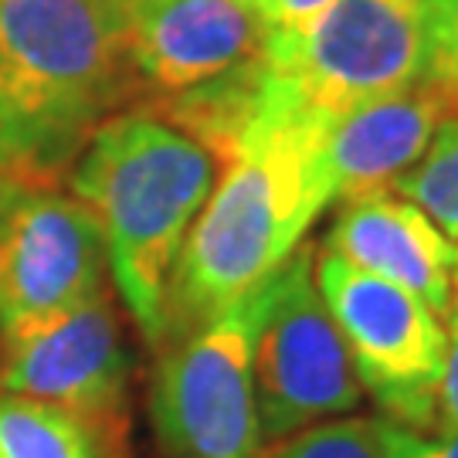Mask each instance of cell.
<instances>
[{
  "instance_id": "ffe728a7",
  "label": "cell",
  "mask_w": 458,
  "mask_h": 458,
  "mask_svg": "<svg viewBox=\"0 0 458 458\" xmlns=\"http://www.w3.org/2000/svg\"><path fill=\"white\" fill-rule=\"evenodd\" d=\"M452 293H455V299H452L448 319H452V327H458V248H455V276H452Z\"/></svg>"
},
{
  "instance_id": "52a82bcc",
  "label": "cell",
  "mask_w": 458,
  "mask_h": 458,
  "mask_svg": "<svg viewBox=\"0 0 458 458\" xmlns=\"http://www.w3.org/2000/svg\"><path fill=\"white\" fill-rule=\"evenodd\" d=\"M421 55L425 0H336L310 34L262 41L265 62L333 119L414 85Z\"/></svg>"
},
{
  "instance_id": "30bf717a",
  "label": "cell",
  "mask_w": 458,
  "mask_h": 458,
  "mask_svg": "<svg viewBox=\"0 0 458 458\" xmlns=\"http://www.w3.org/2000/svg\"><path fill=\"white\" fill-rule=\"evenodd\" d=\"M132 75L177 98L262 55L251 0H126Z\"/></svg>"
},
{
  "instance_id": "4fadbf2b",
  "label": "cell",
  "mask_w": 458,
  "mask_h": 458,
  "mask_svg": "<svg viewBox=\"0 0 458 458\" xmlns=\"http://www.w3.org/2000/svg\"><path fill=\"white\" fill-rule=\"evenodd\" d=\"M0 458H98V448L72 411L0 391Z\"/></svg>"
},
{
  "instance_id": "44dd1931",
  "label": "cell",
  "mask_w": 458,
  "mask_h": 458,
  "mask_svg": "<svg viewBox=\"0 0 458 458\" xmlns=\"http://www.w3.org/2000/svg\"><path fill=\"white\" fill-rule=\"evenodd\" d=\"M17 187H24V183L11 181V177H7L4 170H0V204H4V200H7V197H11V194H14Z\"/></svg>"
},
{
  "instance_id": "8fae6325",
  "label": "cell",
  "mask_w": 458,
  "mask_h": 458,
  "mask_svg": "<svg viewBox=\"0 0 458 458\" xmlns=\"http://www.w3.org/2000/svg\"><path fill=\"white\" fill-rule=\"evenodd\" d=\"M327 251L421 295L438 316L452 310L455 245L414 200L391 187L344 200L329 228Z\"/></svg>"
},
{
  "instance_id": "e0dca14e",
  "label": "cell",
  "mask_w": 458,
  "mask_h": 458,
  "mask_svg": "<svg viewBox=\"0 0 458 458\" xmlns=\"http://www.w3.org/2000/svg\"><path fill=\"white\" fill-rule=\"evenodd\" d=\"M336 0H251L265 41H293L310 34Z\"/></svg>"
},
{
  "instance_id": "3957f363",
  "label": "cell",
  "mask_w": 458,
  "mask_h": 458,
  "mask_svg": "<svg viewBox=\"0 0 458 458\" xmlns=\"http://www.w3.org/2000/svg\"><path fill=\"white\" fill-rule=\"evenodd\" d=\"M217 183V160L157 113L98 123L72 170L96 214L106 259L147 344H164L166 293L181 248Z\"/></svg>"
},
{
  "instance_id": "5bb4252c",
  "label": "cell",
  "mask_w": 458,
  "mask_h": 458,
  "mask_svg": "<svg viewBox=\"0 0 458 458\" xmlns=\"http://www.w3.org/2000/svg\"><path fill=\"white\" fill-rule=\"evenodd\" d=\"M391 191L414 200L445 238L458 242V115L445 119L418 164H411Z\"/></svg>"
},
{
  "instance_id": "d6986e66",
  "label": "cell",
  "mask_w": 458,
  "mask_h": 458,
  "mask_svg": "<svg viewBox=\"0 0 458 458\" xmlns=\"http://www.w3.org/2000/svg\"><path fill=\"white\" fill-rule=\"evenodd\" d=\"M438 431H458V327L448 336V360H445L442 387H438Z\"/></svg>"
},
{
  "instance_id": "9a60e30c",
  "label": "cell",
  "mask_w": 458,
  "mask_h": 458,
  "mask_svg": "<svg viewBox=\"0 0 458 458\" xmlns=\"http://www.w3.org/2000/svg\"><path fill=\"white\" fill-rule=\"evenodd\" d=\"M268 448L272 452H265L262 458H384L380 421L374 418H344V421L310 425Z\"/></svg>"
},
{
  "instance_id": "ac0fdd59",
  "label": "cell",
  "mask_w": 458,
  "mask_h": 458,
  "mask_svg": "<svg viewBox=\"0 0 458 458\" xmlns=\"http://www.w3.org/2000/svg\"><path fill=\"white\" fill-rule=\"evenodd\" d=\"M384 458H458V431L421 435L414 428L380 421Z\"/></svg>"
},
{
  "instance_id": "7c38bea8",
  "label": "cell",
  "mask_w": 458,
  "mask_h": 458,
  "mask_svg": "<svg viewBox=\"0 0 458 458\" xmlns=\"http://www.w3.org/2000/svg\"><path fill=\"white\" fill-rule=\"evenodd\" d=\"M452 115H458V92L425 79L340 115L323 149L333 200L391 187L418 164L431 136Z\"/></svg>"
},
{
  "instance_id": "2e32d148",
  "label": "cell",
  "mask_w": 458,
  "mask_h": 458,
  "mask_svg": "<svg viewBox=\"0 0 458 458\" xmlns=\"http://www.w3.org/2000/svg\"><path fill=\"white\" fill-rule=\"evenodd\" d=\"M421 79L458 92V0H425Z\"/></svg>"
},
{
  "instance_id": "ba28073f",
  "label": "cell",
  "mask_w": 458,
  "mask_h": 458,
  "mask_svg": "<svg viewBox=\"0 0 458 458\" xmlns=\"http://www.w3.org/2000/svg\"><path fill=\"white\" fill-rule=\"evenodd\" d=\"M106 242L79 197L24 183L0 204V333L45 323L106 293Z\"/></svg>"
},
{
  "instance_id": "277c9868",
  "label": "cell",
  "mask_w": 458,
  "mask_h": 458,
  "mask_svg": "<svg viewBox=\"0 0 458 458\" xmlns=\"http://www.w3.org/2000/svg\"><path fill=\"white\" fill-rule=\"evenodd\" d=\"M272 276L208 327L166 344L153 387V421L177 458H262L251 353Z\"/></svg>"
},
{
  "instance_id": "5b68a950",
  "label": "cell",
  "mask_w": 458,
  "mask_h": 458,
  "mask_svg": "<svg viewBox=\"0 0 458 458\" xmlns=\"http://www.w3.org/2000/svg\"><path fill=\"white\" fill-rule=\"evenodd\" d=\"M312 259V248H295L272 276L268 310L255 336V408L262 442L268 445L360 404V380L316 285Z\"/></svg>"
},
{
  "instance_id": "9c48e42d",
  "label": "cell",
  "mask_w": 458,
  "mask_h": 458,
  "mask_svg": "<svg viewBox=\"0 0 458 458\" xmlns=\"http://www.w3.org/2000/svg\"><path fill=\"white\" fill-rule=\"evenodd\" d=\"M126 377L130 357L106 293L4 336L0 391L58 404L89 428L119 411Z\"/></svg>"
},
{
  "instance_id": "6da1fadb",
  "label": "cell",
  "mask_w": 458,
  "mask_h": 458,
  "mask_svg": "<svg viewBox=\"0 0 458 458\" xmlns=\"http://www.w3.org/2000/svg\"><path fill=\"white\" fill-rule=\"evenodd\" d=\"M333 123L262 58L255 113L221 160L170 278L164 344L208 327L289 262L333 200L323 164Z\"/></svg>"
},
{
  "instance_id": "7a4b0ae2",
  "label": "cell",
  "mask_w": 458,
  "mask_h": 458,
  "mask_svg": "<svg viewBox=\"0 0 458 458\" xmlns=\"http://www.w3.org/2000/svg\"><path fill=\"white\" fill-rule=\"evenodd\" d=\"M130 79L126 0H0V170L38 183L79 160Z\"/></svg>"
},
{
  "instance_id": "8992f818",
  "label": "cell",
  "mask_w": 458,
  "mask_h": 458,
  "mask_svg": "<svg viewBox=\"0 0 458 458\" xmlns=\"http://www.w3.org/2000/svg\"><path fill=\"white\" fill-rule=\"evenodd\" d=\"M316 285L344 333L360 387L394 425L425 431L438 414L448 333L421 295L323 251Z\"/></svg>"
}]
</instances>
